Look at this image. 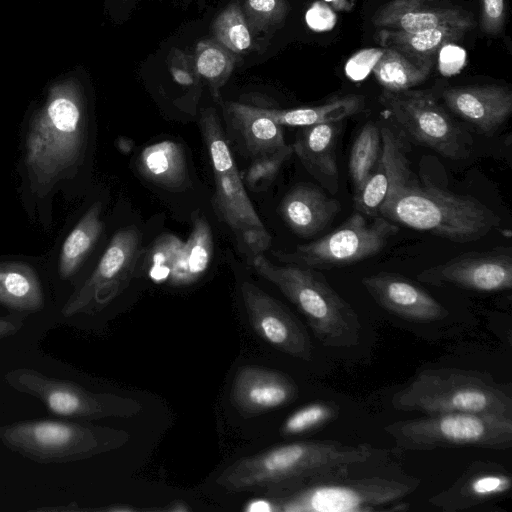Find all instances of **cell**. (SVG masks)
<instances>
[{"label":"cell","instance_id":"2e32d148","mask_svg":"<svg viewBox=\"0 0 512 512\" xmlns=\"http://www.w3.org/2000/svg\"><path fill=\"white\" fill-rule=\"evenodd\" d=\"M362 285L379 306L407 321L430 323L449 314L425 289L401 274L379 272L364 277Z\"/></svg>","mask_w":512,"mask_h":512},{"label":"cell","instance_id":"7a4b0ae2","mask_svg":"<svg viewBox=\"0 0 512 512\" xmlns=\"http://www.w3.org/2000/svg\"><path fill=\"white\" fill-rule=\"evenodd\" d=\"M87 105L83 86L75 76L52 84L45 101L31 119L25 163L33 188L52 186L74 167L86 142Z\"/></svg>","mask_w":512,"mask_h":512},{"label":"cell","instance_id":"5bb4252c","mask_svg":"<svg viewBox=\"0 0 512 512\" xmlns=\"http://www.w3.org/2000/svg\"><path fill=\"white\" fill-rule=\"evenodd\" d=\"M240 291L249 322L260 338L287 355L311 360L313 346L309 334L283 303L250 281H243Z\"/></svg>","mask_w":512,"mask_h":512},{"label":"cell","instance_id":"44dd1931","mask_svg":"<svg viewBox=\"0 0 512 512\" xmlns=\"http://www.w3.org/2000/svg\"><path fill=\"white\" fill-rule=\"evenodd\" d=\"M432 0H392L373 17V24L388 30L415 33L444 25L475 27L473 16L454 6Z\"/></svg>","mask_w":512,"mask_h":512},{"label":"cell","instance_id":"5b68a950","mask_svg":"<svg viewBox=\"0 0 512 512\" xmlns=\"http://www.w3.org/2000/svg\"><path fill=\"white\" fill-rule=\"evenodd\" d=\"M403 412L424 415L466 412L512 417V396L503 385L479 371L425 369L391 399Z\"/></svg>","mask_w":512,"mask_h":512},{"label":"cell","instance_id":"4fadbf2b","mask_svg":"<svg viewBox=\"0 0 512 512\" xmlns=\"http://www.w3.org/2000/svg\"><path fill=\"white\" fill-rule=\"evenodd\" d=\"M142 239L135 225L118 230L92 274L64 305L63 316L70 318L99 312L118 297L134 276L142 254Z\"/></svg>","mask_w":512,"mask_h":512},{"label":"cell","instance_id":"3957f363","mask_svg":"<svg viewBox=\"0 0 512 512\" xmlns=\"http://www.w3.org/2000/svg\"><path fill=\"white\" fill-rule=\"evenodd\" d=\"M379 216L456 243L479 240L501 225L497 213L476 198L430 182L411 181L381 206Z\"/></svg>","mask_w":512,"mask_h":512},{"label":"cell","instance_id":"ffe728a7","mask_svg":"<svg viewBox=\"0 0 512 512\" xmlns=\"http://www.w3.org/2000/svg\"><path fill=\"white\" fill-rule=\"evenodd\" d=\"M442 98L454 114L487 136L512 112V92L500 85L452 87L442 92Z\"/></svg>","mask_w":512,"mask_h":512},{"label":"cell","instance_id":"52a82bcc","mask_svg":"<svg viewBox=\"0 0 512 512\" xmlns=\"http://www.w3.org/2000/svg\"><path fill=\"white\" fill-rule=\"evenodd\" d=\"M200 127L214 175L216 214L230 228L244 253L250 256L262 254L271 245V235L248 197L213 108L202 112Z\"/></svg>","mask_w":512,"mask_h":512},{"label":"cell","instance_id":"e575fe53","mask_svg":"<svg viewBox=\"0 0 512 512\" xmlns=\"http://www.w3.org/2000/svg\"><path fill=\"white\" fill-rule=\"evenodd\" d=\"M340 407L334 401H315L291 413L282 423L280 434L285 437L315 431L336 419Z\"/></svg>","mask_w":512,"mask_h":512},{"label":"cell","instance_id":"8d00e7d4","mask_svg":"<svg viewBox=\"0 0 512 512\" xmlns=\"http://www.w3.org/2000/svg\"><path fill=\"white\" fill-rule=\"evenodd\" d=\"M293 153L292 145L286 144L272 153L255 158L243 174L248 188L256 192L267 189Z\"/></svg>","mask_w":512,"mask_h":512},{"label":"cell","instance_id":"1f68e13d","mask_svg":"<svg viewBox=\"0 0 512 512\" xmlns=\"http://www.w3.org/2000/svg\"><path fill=\"white\" fill-rule=\"evenodd\" d=\"M196 72L201 80L207 82L215 98L233 72L235 53L225 48L216 40H202L194 51Z\"/></svg>","mask_w":512,"mask_h":512},{"label":"cell","instance_id":"484cf974","mask_svg":"<svg viewBox=\"0 0 512 512\" xmlns=\"http://www.w3.org/2000/svg\"><path fill=\"white\" fill-rule=\"evenodd\" d=\"M0 304L24 315L43 308V289L33 267L22 262H0Z\"/></svg>","mask_w":512,"mask_h":512},{"label":"cell","instance_id":"f1b7e54d","mask_svg":"<svg viewBox=\"0 0 512 512\" xmlns=\"http://www.w3.org/2000/svg\"><path fill=\"white\" fill-rule=\"evenodd\" d=\"M364 106L361 95H346L312 107L293 109L262 108L261 111L281 126L306 127L316 124L341 122L360 112Z\"/></svg>","mask_w":512,"mask_h":512},{"label":"cell","instance_id":"277c9868","mask_svg":"<svg viewBox=\"0 0 512 512\" xmlns=\"http://www.w3.org/2000/svg\"><path fill=\"white\" fill-rule=\"evenodd\" d=\"M251 262L258 275L274 284L297 307L322 345L347 348L358 344L359 317L324 275L293 264L275 265L262 254L252 256Z\"/></svg>","mask_w":512,"mask_h":512},{"label":"cell","instance_id":"4dcf8cb0","mask_svg":"<svg viewBox=\"0 0 512 512\" xmlns=\"http://www.w3.org/2000/svg\"><path fill=\"white\" fill-rule=\"evenodd\" d=\"M431 65L432 60L415 64L397 50L384 48L372 72L385 90L400 92L422 83L429 75Z\"/></svg>","mask_w":512,"mask_h":512},{"label":"cell","instance_id":"9c48e42d","mask_svg":"<svg viewBox=\"0 0 512 512\" xmlns=\"http://www.w3.org/2000/svg\"><path fill=\"white\" fill-rule=\"evenodd\" d=\"M13 389L38 399L54 415L73 420L130 418L143 405L130 397L89 391L74 382L46 376L29 368H17L4 375Z\"/></svg>","mask_w":512,"mask_h":512},{"label":"cell","instance_id":"8992f818","mask_svg":"<svg viewBox=\"0 0 512 512\" xmlns=\"http://www.w3.org/2000/svg\"><path fill=\"white\" fill-rule=\"evenodd\" d=\"M122 429L70 420H25L0 426V441L11 451L40 464L79 461L124 446Z\"/></svg>","mask_w":512,"mask_h":512},{"label":"cell","instance_id":"60d3db41","mask_svg":"<svg viewBox=\"0 0 512 512\" xmlns=\"http://www.w3.org/2000/svg\"><path fill=\"white\" fill-rule=\"evenodd\" d=\"M505 22L504 0H481V28L491 36L498 35Z\"/></svg>","mask_w":512,"mask_h":512},{"label":"cell","instance_id":"ab89813d","mask_svg":"<svg viewBox=\"0 0 512 512\" xmlns=\"http://www.w3.org/2000/svg\"><path fill=\"white\" fill-rule=\"evenodd\" d=\"M383 49H364L353 55L345 66V72L354 81L364 79L374 68Z\"/></svg>","mask_w":512,"mask_h":512},{"label":"cell","instance_id":"74e56055","mask_svg":"<svg viewBox=\"0 0 512 512\" xmlns=\"http://www.w3.org/2000/svg\"><path fill=\"white\" fill-rule=\"evenodd\" d=\"M242 11L251 32L280 24L288 12L287 0H244Z\"/></svg>","mask_w":512,"mask_h":512},{"label":"cell","instance_id":"b9f144b4","mask_svg":"<svg viewBox=\"0 0 512 512\" xmlns=\"http://www.w3.org/2000/svg\"><path fill=\"white\" fill-rule=\"evenodd\" d=\"M305 20L310 29L324 32L331 30L335 26L337 16L327 4L316 1L307 10Z\"/></svg>","mask_w":512,"mask_h":512},{"label":"cell","instance_id":"9a60e30c","mask_svg":"<svg viewBox=\"0 0 512 512\" xmlns=\"http://www.w3.org/2000/svg\"><path fill=\"white\" fill-rule=\"evenodd\" d=\"M433 286H455L477 292H498L512 287L510 248H495L458 255L417 275Z\"/></svg>","mask_w":512,"mask_h":512},{"label":"cell","instance_id":"603a6c76","mask_svg":"<svg viewBox=\"0 0 512 512\" xmlns=\"http://www.w3.org/2000/svg\"><path fill=\"white\" fill-rule=\"evenodd\" d=\"M340 202L311 184L294 186L282 199L280 214L300 237H311L324 230L340 211Z\"/></svg>","mask_w":512,"mask_h":512},{"label":"cell","instance_id":"f35d334b","mask_svg":"<svg viewBox=\"0 0 512 512\" xmlns=\"http://www.w3.org/2000/svg\"><path fill=\"white\" fill-rule=\"evenodd\" d=\"M168 68L173 80L181 86H196L200 78L196 72L193 55L177 48H172L169 52Z\"/></svg>","mask_w":512,"mask_h":512},{"label":"cell","instance_id":"ac0fdd59","mask_svg":"<svg viewBox=\"0 0 512 512\" xmlns=\"http://www.w3.org/2000/svg\"><path fill=\"white\" fill-rule=\"evenodd\" d=\"M381 153L373 171L355 192V210L366 217L379 216L381 206L399 189L410 183L411 170L404 146L388 127L380 128Z\"/></svg>","mask_w":512,"mask_h":512},{"label":"cell","instance_id":"4316f807","mask_svg":"<svg viewBox=\"0 0 512 512\" xmlns=\"http://www.w3.org/2000/svg\"><path fill=\"white\" fill-rule=\"evenodd\" d=\"M470 30V27L455 25H444L415 33L383 29L378 33L377 39L384 48L395 49L424 62L432 60L440 48L458 41Z\"/></svg>","mask_w":512,"mask_h":512},{"label":"cell","instance_id":"83f0119b","mask_svg":"<svg viewBox=\"0 0 512 512\" xmlns=\"http://www.w3.org/2000/svg\"><path fill=\"white\" fill-rule=\"evenodd\" d=\"M213 250L210 225L204 216L195 213L191 233L184 242L168 283L173 286H186L198 281L211 263Z\"/></svg>","mask_w":512,"mask_h":512},{"label":"cell","instance_id":"836d02e7","mask_svg":"<svg viewBox=\"0 0 512 512\" xmlns=\"http://www.w3.org/2000/svg\"><path fill=\"white\" fill-rule=\"evenodd\" d=\"M212 30L215 40L235 54L252 46L251 30L238 2H232L217 16Z\"/></svg>","mask_w":512,"mask_h":512},{"label":"cell","instance_id":"7c38bea8","mask_svg":"<svg viewBox=\"0 0 512 512\" xmlns=\"http://www.w3.org/2000/svg\"><path fill=\"white\" fill-rule=\"evenodd\" d=\"M380 102L397 127L415 143L452 160L470 154V136L438 104L432 93L385 90Z\"/></svg>","mask_w":512,"mask_h":512},{"label":"cell","instance_id":"f546056e","mask_svg":"<svg viewBox=\"0 0 512 512\" xmlns=\"http://www.w3.org/2000/svg\"><path fill=\"white\" fill-rule=\"evenodd\" d=\"M101 210V203H94L65 239L59 257V273L62 278L71 277L79 269L99 238L103 229Z\"/></svg>","mask_w":512,"mask_h":512},{"label":"cell","instance_id":"d4e9b609","mask_svg":"<svg viewBox=\"0 0 512 512\" xmlns=\"http://www.w3.org/2000/svg\"><path fill=\"white\" fill-rule=\"evenodd\" d=\"M137 168L145 179L166 189L180 190L188 181L184 149L175 141L163 140L145 147Z\"/></svg>","mask_w":512,"mask_h":512},{"label":"cell","instance_id":"e0dca14e","mask_svg":"<svg viewBox=\"0 0 512 512\" xmlns=\"http://www.w3.org/2000/svg\"><path fill=\"white\" fill-rule=\"evenodd\" d=\"M296 382L287 374L259 365H245L235 374L231 403L244 416H255L290 404L298 398Z\"/></svg>","mask_w":512,"mask_h":512},{"label":"cell","instance_id":"7402d4cb","mask_svg":"<svg viewBox=\"0 0 512 512\" xmlns=\"http://www.w3.org/2000/svg\"><path fill=\"white\" fill-rule=\"evenodd\" d=\"M340 122L306 126L292 144L307 172L330 194L339 188V170L336 159V145Z\"/></svg>","mask_w":512,"mask_h":512},{"label":"cell","instance_id":"30bf717a","mask_svg":"<svg viewBox=\"0 0 512 512\" xmlns=\"http://www.w3.org/2000/svg\"><path fill=\"white\" fill-rule=\"evenodd\" d=\"M415 482L384 477L349 480L346 475L309 483L279 497L278 510L364 512L397 502L416 489Z\"/></svg>","mask_w":512,"mask_h":512},{"label":"cell","instance_id":"6da1fadb","mask_svg":"<svg viewBox=\"0 0 512 512\" xmlns=\"http://www.w3.org/2000/svg\"><path fill=\"white\" fill-rule=\"evenodd\" d=\"M372 456L367 444L297 441L242 457L227 466L216 483L229 492H265L278 497L309 483L347 475L348 468Z\"/></svg>","mask_w":512,"mask_h":512},{"label":"cell","instance_id":"ba28073f","mask_svg":"<svg viewBox=\"0 0 512 512\" xmlns=\"http://www.w3.org/2000/svg\"><path fill=\"white\" fill-rule=\"evenodd\" d=\"M384 431L396 447L428 451L450 447L506 450L512 446V417L451 412L424 415L388 424Z\"/></svg>","mask_w":512,"mask_h":512},{"label":"cell","instance_id":"7bdbcfd3","mask_svg":"<svg viewBox=\"0 0 512 512\" xmlns=\"http://www.w3.org/2000/svg\"><path fill=\"white\" fill-rule=\"evenodd\" d=\"M24 314L15 313L0 316V339L16 334L23 327Z\"/></svg>","mask_w":512,"mask_h":512},{"label":"cell","instance_id":"d590c367","mask_svg":"<svg viewBox=\"0 0 512 512\" xmlns=\"http://www.w3.org/2000/svg\"><path fill=\"white\" fill-rule=\"evenodd\" d=\"M184 241L174 234L159 236L148 250L145 266L155 282H168L176 267Z\"/></svg>","mask_w":512,"mask_h":512},{"label":"cell","instance_id":"cb8c5ba5","mask_svg":"<svg viewBox=\"0 0 512 512\" xmlns=\"http://www.w3.org/2000/svg\"><path fill=\"white\" fill-rule=\"evenodd\" d=\"M225 109L252 156L257 158L286 145L283 126L264 114L260 107L227 102Z\"/></svg>","mask_w":512,"mask_h":512},{"label":"cell","instance_id":"8fae6325","mask_svg":"<svg viewBox=\"0 0 512 512\" xmlns=\"http://www.w3.org/2000/svg\"><path fill=\"white\" fill-rule=\"evenodd\" d=\"M398 227L382 216L367 222L366 216L355 211L335 230L293 251H272L286 264L315 270L332 269L354 264L378 254Z\"/></svg>","mask_w":512,"mask_h":512},{"label":"cell","instance_id":"d6a6232c","mask_svg":"<svg viewBox=\"0 0 512 512\" xmlns=\"http://www.w3.org/2000/svg\"><path fill=\"white\" fill-rule=\"evenodd\" d=\"M381 153L380 128L366 123L356 137L349 156V174L355 192L358 191L376 166Z\"/></svg>","mask_w":512,"mask_h":512},{"label":"cell","instance_id":"d6986e66","mask_svg":"<svg viewBox=\"0 0 512 512\" xmlns=\"http://www.w3.org/2000/svg\"><path fill=\"white\" fill-rule=\"evenodd\" d=\"M511 487L512 477L505 467L477 461L450 487L432 496L429 503L445 512L464 511L505 495Z\"/></svg>","mask_w":512,"mask_h":512}]
</instances>
